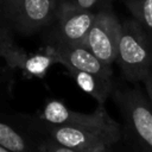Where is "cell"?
Masks as SVG:
<instances>
[{"label":"cell","mask_w":152,"mask_h":152,"mask_svg":"<svg viewBox=\"0 0 152 152\" xmlns=\"http://www.w3.org/2000/svg\"><path fill=\"white\" fill-rule=\"evenodd\" d=\"M112 97L122 120V139L133 152H152V102L138 84L114 87Z\"/></svg>","instance_id":"cell-1"},{"label":"cell","mask_w":152,"mask_h":152,"mask_svg":"<svg viewBox=\"0 0 152 152\" xmlns=\"http://www.w3.org/2000/svg\"><path fill=\"white\" fill-rule=\"evenodd\" d=\"M30 131L39 133L57 144L80 152H112L122 140V126L116 127H68L46 124L38 118H26Z\"/></svg>","instance_id":"cell-2"},{"label":"cell","mask_w":152,"mask_h":152,"mask_svg":"<svg viewBox=\"0 0 152 152\" xmlns=\"http://www.w3.org/2000/svg\"><path fill=\"white\" fill-rule=\"evenodd\" d=\"M116 62L124 78L133 84L142 82L152 72V40L134 18L122 23Z\"/></svg>","instance_id":"cell-3"},{"label":"cell","mask_w":152,"mask_h":152,"mask_svg":"<svg viewBox=\"0 0 152 152\" xmlns=\"http://www.w3.org/2000/svg\"><path fill=\"white\" fill-rule=\"evenodd\" d=\"M122 24L113 13L109 5L96 12L94 25L86 39L88 48L101 62L112 65L118 58Z\"/></svg>","instance_id":"cell-4"},{"label":"cell","mask_w":152,"mask_h":152,"mask_svg":"<svg viewBox=\"0 0 152 152\" xmlns=\"http://www.w3.org/2000/svg\"><path fill=\"white\" fill-rule=\"evenodd\" d=\"M38 119L55 126L68 127H116L120 126L106 110L104 106L99 104L93 113H80L68 108L64 103L53 100L49 101Z\"/></svg>","instance_id":"cell-5"},{"label":"cell","mask_w":152,"mask_h":152,"mask_svg":"<svg viewBox=\"0 0 152 152\" xmlns=\"http://www.w3.org/2000/svg\"><path fill=\"white\" fill-rule=\"evenodd\" d=\"M59 7L57 0H17L6 20L17 30L31 33L56 20Z\"/></svg>","instance_id":"cell-6"},{"label":"cell","mask_w":152,"mask_h":152,"mask_svg":"<svg viewBox=\"0 0 152 152\" xmlns=\"http://www.w3.org/2000/svg\"><path fill=\"white\" fill-rule=\"evenodd\" d=\"M96 12L76 8L72 2H62L57 15L53 44L83 45L94 25Z\"/></svg>","instance_id":"cell-7"},{"label":"cell","mask_w":152,"mask_h":152,"mask_svg":"<svg viewBox=\"0 0 152 152\" xmlns=\"http://www.w3.org/2000/svg\"><path fill=\"white\" fill-rule=\"evenodd\" d=\"M51 57L64 64L68 70H77L106 78H112V66L101 62L88 48L83 45L53 44L51 46Z\"/></svg>","instance_id":"cell-8"},{"label":"cell","mask_w":152,"mask_h":152,"mask_svg":"<svg viewBox=\"0 0 152 152\" xmlns=\"http://www.w3.org/2000/svg\"><path fill=\"white\" fill-rule=\"evenodd\" d=\"M69 71L74 81L83 91L93 96L99 102V104L104 106L106 100L109 96H112V93L115 87L113 83V78H106L77 70H69Z\"/></svg>","instance_id":"cell-9"},{"label":"cell","mask_w":152,"mask_h":152,"mask_svg":"<svg viewBox=\"0 0 152 152\" xmlns=\"http://www.w3.org/2000/svg\"><path fill=\"white\" fill-rule=\"evenodd\" d=\"M0 146L10 152H38L37 142L2 120H0Z\"/></svg>","instance_id":"cell-10"},{"label":"cell","mask_w":152,"mask_h":152,"mask_svg":"<svg viewBox=\"0 0 152 152\" xmlns=\"http://www.w3.org/2000/svg\"><path fill=\"white\" fill-rule=\"evenodd\" d=\"M124 2L152 40V0H124Z\"/></svg>","instance_id":"cell-11"},{"label":"cell","mask_w":152,"mask_h":152,"mask_svg":"<svg viewBox=\"0 0 152 152\" xmlns=\"http://www.w3.org/2000/svg\"><path fill=\"white\" fill-rule=\"evenodd\" d=\"M0 56L5 57L11 64H20L23 61L20 52L14 46L10 28L4 24H0Z\"/></svg>","instance_id":"cell-12"},{"label":"cell","mask_w":152,"mask_h":152,"mask_svg":"<svg viewBox=\"0 0 152 152\" xmlns=\"http://www.w3.org/2000/svg\"><path fill=\"white\" fill-rule=\"evenodd\" d=\"M55 59L51 56H33L28 59L25 61L24 68L32 75L36 76H43L45 74V71L48 70V68L50 66L51 62H53Z\"/></svg>","instance_id":"cell-13"},{"label":"cell","mask_w":152,"mask_h":152,"mask_svg":"<svg viewBox=\"0 0 152 152\" xmlns=\"http://www.w3.org/2000/svg\"><path fill=\"white\" fill-rule=\"evenodd\" d=\"M37 151L38 152H80V151H75V150L64 147V146L57 144L56 141H53L49 138H44V137H43V139L37 141Z\"/></svg>","instance_id":"cell-14"},{"label":"cell","mask_w":152,"mask_h":152,"mask_svg":"<svg viewBox=\"0 0 152 152\" xmlns=\"http://www.w3.org/2000/svg\"><path fill=\"white\" fill-rule=\"evenodd\" d=\"M72 5L78 10L93 12V10L97 6H101V8H102L107 5H109V0H74Z\"/></svg>","instance_id":"cell-15"},{"label":"cell","mask_w":152,"mask_h":152,"mask_svg":"<svg viewBox=\"0 0 152 152\" xmlns=\"http://www.w3.org/2000/svg\"><path fill=\"white\" fill-rule=\"evenodd\" d=\"M15 1L17 0H0V15L4 19H7Z\"/></svg>","instance_id":"cell-16"},{"label":"cell","mask_w":152,"mask_h":152,"mask_svg":"<svg viewBox=\"0 0 152 152\" xmlns=\"http://www.w3.org/2000/svg\"><path fill=\"white\" fill-rule=\"evenodd\" d=\"M142 83H144V87H145V91H146L148 99L152 102V72L142 81Z\"/></svg>","instance_id":"cell-17"},{"label":"cell","mask_w":152,"mask_h":152,"mask_svg":"<svg viewBox=\"0 0 152 152\" xmlns=\"http://www.w3.org/2000/svg\"><path fill=\"white\" fill-rule=\"evenodd\" d=\"M0 152H10L8 150H6V148H4L2 146H0Z\"/></svg>","instance_id":"cell-18"},{"label":"cell","mask_w":152,"mask_h":152,"mask_svg":"<svg viewBox=\"0 0 152 152\" xmlns=\"http://www.w3.org/2000/svg\"><path fill=\"white\" fill-rule=\"evenodd\" d=\"M131 152H133V151H132V150H131Z\"/></svg>","instance_id":"cell-19"}]
</instances>
